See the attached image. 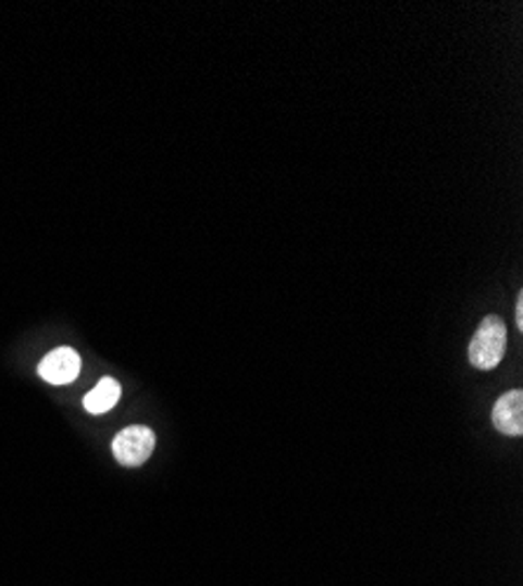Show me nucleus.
Segmentation results:
<instances>
[{
  "instance_id": "obj_1",
  "label": "nucleus",
  "mask_w": 523,
  "mask_h": 586,
  "mask_svg": "<svg viewBox=\"0 0 523 586\" xmlns=\"http://www.w3.org/2000/svg\"><path fill=\"white\" fill-rule=\"evenodd\" d=\"M507 352V326L496 314L488 317L476 328L474 338L470 340V362L480 371H493Z\"/></svg>"
},
{
  "instance_id": "obj_2",
  "label": "nucleus",
  "mask_w": 523,
  "mask_h": 586,
  "mask_svg": "<svg viewBox=\"0 0 523 586\" xmlns=\"http://www.w3.org/2000/svg\"><path fill=\"white\" fill-rule=\"evenodd\" d=\"M153 448L155 434L146 425H129L123 432H117L113 439V456L123 467H139L153 456Z\"/></svg>"
},
{
  "instance_id": "obj_3",
  "label": "nucleus",
  "mask_w": 523,
  "mask_h": 586,
  "mask_svg": "<svg viewBox=\"0 0 523 586\" xmlns=\"http://www.w3.org/2000/svg\"><path fill=\"white\" fill-rule=\"evenodd\" d=\"M40 378L50 385H69L78 378L80 373V357L71 348H57L45 354L38 366Z\"/></svg>"
},
{
  "instance_id": "obj_4",
  "label": "nucleus",
  "mask_w": 523,
  "mask_h": 586,
  "mask_svg": "<svg viewBox=\"0 0 523 586\" xmlns=\"http://www.w3.org/2000/svg\"><path fill=\"white\" fill-rule=\"evenodd\" d=\"M493 427L505 437H521L523 434V392L512 389L498 399L493 409Z\"/></svg>"
},
{
  "instance_id": "obj_5",
  "label": "nucleus",
  "mask_w": 523,
  "mask_h": 586,
  "mask_svg": "<svg viewBox=\"0 0 523 586\" xmlns=\"http://www.w3.org/2000/svg\"><path fill=\"white\" fill-rule=\"evenodd\" d=\"M121 383L113 381V378H103L92 392H89L83 403H85V411L92 413V415H101V413H109L113 406L121 401Z\"/></svg>"
},
{
  "instance_id": "obj_6",
  "label": "nucleus",
  "mask_w": 523,
  "mask_h": 586,
  "mask_svg": "<svg viewBox=\"0 0 523 586\" xmlns=\"http://www.w3.org/2000/svg\"><path fill=\"white\" fill-rule=\"evenodd\" d=\"M516 326L519 331H523V294H519L516 298Z\"/></svg>"
}]
</instances>
